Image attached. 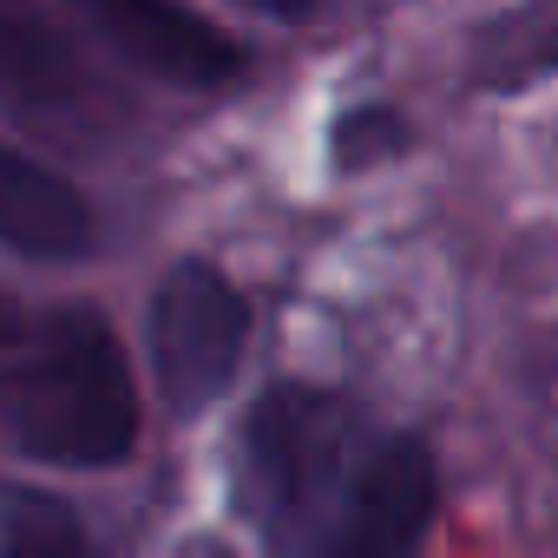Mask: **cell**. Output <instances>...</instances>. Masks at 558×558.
Listing matches in <instances>:
<instances>
[{"mask_svg":"<svg viewBox=\"0 0 558 558\" xmlns=\"http://www.w3.org/2000/svg\"><path fill=\"white\" fill-rule=\"evenodd\" d=\"M368 447H375V434L342 395L276 381L243 421V453H236L243 519L283 551H323L329 558L336 519L355 493Z\"/></svg>","mask_w":558,"mask_h":558,"instance_id":"2","label":"cell"},{"mask_svg":"<svg viewBox=\"0 0 558 558\" xmlns=\"http://www.w3.org/2000/svg\"><path fill=\"white\" fill-rule=\"evenodd\" d=\"M80 80L73 47L60 40V27L34 8V0H0V93L34 99V106H60Z\"/></svg>","mask_w":558,"mask_h":558,"instance_id":"7","label":"cell"},{"mask_svg":"<svg viewBox=\"0 0 558 558\" xmlns=\"http://www.w3.org/2000/svg\"><path fill=\"white\" fill-rule=\"evenodd\" d=\"M250 303L210 263H178L151 296V375L171 414H204L243 362Z\"/></svg>","mask_w":558,"mask_h":558,"instance_id":"3","label":"cell"},{"mask_svg":"<svg viewBox=\"0 0 558 558\" xmlns=\"http://www.w3.org/2000/svg\"><path fill=\"white\" fill-rule=\"evenodd\" d=\"M0 434L53 466H119L138 447V388L93 310L47 316L0 362Z\"/></svg>","mask_w":558,"mask_h":558,"instance_id":"1","label":"cell"},{"mask_svg":"<svg viewBox=\"0 0 558 558\" xmlns=\"http://www.w3.org/2000/svg\"><path fill=\"white\" fill-rule=\"evenodd\" d=\"M14 336H21V316H14L8 303H0V342H14Z\"/></svg>","mask_w":558,"mask_h":558,"instance_id":"10","label":"cell"},{"mask_svg":"<svg viewBox=\"0 0 558 558\" xmlns=\"http://www.w3.org/2000/svg\"><path fill=\"white\" fill-rule=\"evenodd\" d=\"M0 243L21 256H40V263H66V256L93 250L86 191L8 138H0Z\"/></svg>","mask_w":558,"mask_h":558,"instance_id":"6","label":"cell"},{"mask_svg":"<svg viewBox=\"0 0 558 558\" xmlns=\"http://www.w3.org/2000/svg\"><path fill=\"white\" fill-rule=\"evenodd\" d=\"M434 506H440V480H434V453L408 434H375L362 473H355V493L336 519V538H329V558H395V551H414L434 525Z\"/></svg>","mask_w":558,"mask_h":558,"instance_id":"5","label":"cell"},{"mask_svg":"<svg viewBox=\"0 0 558 558\" xmlns=\"http://www.w3.org/2000/svg\"><path fill=\"white\" fill-rule=\"evenodd\" d=\"M0 551H86V532L80 519L60 506V499H40V493H0Z\"/></svg>","mask_w":558,"mask_h":558,"instance_id":"8","label":"cell"},{"mask_svg":"<svg viewBox=\"0 0 558 558\" xmlns=\"http://www.w3.org/2000/svg\"><path fill=\"white\" fill-rule=\"evenodd\" d=\"M250 14H263V21H310L316 14V0H243Z\"/></svg>","mask_w":558,"mask_h":558,"instance_id":"9","label":"cell"},{"mask_svg":"<svg viewBox=\"0 0 558 558\" xmlns=\"http://www.w3.org/2000/svg\"><path fill=\"white\" fill-rule=\"evenodd\" d=\"M73 8L99 27V40L119 60H132L138 73H151L165 86L210 93L250 66V53L230 34H217L204 14H191L184 0H73Z\"/></svg>","mask_w":558,"mask_h":558,"instance_id":"4","label":"cell"}]
</instances>
